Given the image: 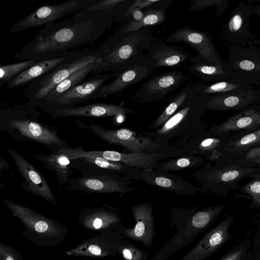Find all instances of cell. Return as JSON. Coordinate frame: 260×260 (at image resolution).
I'll return each instance as SVG.
<instances>
[{
  "label": "cell",
  "instance_id": "21",
  "mask_svg": "<svg viewBox=\"0 0 260 260\" xmlns=\"http://www.w3.org/2000/svg\"><path fill=\"white\" fill-rule=\"evenodd\" d=\"M124 237L117 229L107 230L99 236L83 241L66 253L80 256H116L118 244Z\"/></svg>",
  "mask_w": 260,
  "mask_h": 260
},
{
  "label": "cell",
  "instance_id": "45",
  "mask_svg": "<svg viewBox=\"0 0 260 260\" xmlns=\"http://www.w3.org/2000/svg\"><path fill=\"white\" fill-rule=\"evenodd\" d=\"M159 0H136L125 10L124 13L125 16H128L132 15V12L135 10H140L149 7L153 5L157 4L159 3Z\"/></svg>",
  "mask_w": 260,
  "mask_h": 260
},
{
  "label": "cell",
  "instance_id": "42",
  "mask_svg": "<svg viewBox=\"0 0 260 260\" xmlns=\"http://www.w3.org/2000/svg\"><path fill=\"white\" fill-rule=\"evenodd\" d=\"M117 252L124 260H148L149 257L148 252L123 239L119 241Z\"/></svg>",
  "mask_w": 260,
  "mask_h": 260
},
{
  "label": "cell",
  "instance_id": "39",
  "mask_svg": "<svg viewBox=\"0 0 260 260\" xmlns=\"http://www.w3.org/2000/svg\"><path fill=\"white\" fill-rule=\"evenodd\" d=\"M254 88H255L254 86L240 83L231 79L227 81L216 82L210 85L204 84L202 89V94L222 95Z\"/></svg>",
  "mask_w": 260,
  "mask_h": 260
},
{
  "label": "cell",
  "instance_id": "5",
  "mask_svg": "<svg viewBox=\"0 0 260 260\" xmlns=\"http://www.w3.org/2000/svg\"><path fill=\"white\" fill-rule=\"evenodd\" d=\"M213 163L206 162L193 176L204 189L222 197L237 188L242 180L258 175L257 169L245 159L224 158Z\"/></svg>",
  "mask_w": 260,
  "mask_h": 260
},
{
  "label": "cell",
  "instance_id": "10",
  "mask_svg": "<svg viewBox=\"0 0 260 260\" xmlns=\"http://www.w3.org/2000/svg\"><path fill=\"white\" fill-rule=\"evenodd\" d=\"M247 48L231 44L227 63L232 79L242 84L260 86V48L252 41Z\"/></svg>",
  "mask_w": 260,
  "mask_h": 260
},
{
  "label": "cell",
  "instance_id": "16",
  "mask_svg": "<svg viewBox=\"0 0 260 260\" xmlns=\"http://www.w3.org/2000/svg\"><path fill=\"white\" fill-rule=\"evenodd\" d=\"M8 153L24 180L21 187L27 191L38 196L56 205L53 192L42 174L28 160L13 148L6 147Z\"/></svg>",
  "mask_w": 260,
  "mask_h": 260
},
{
  "label": "cell",
  "instance_id": "13",
  "mask_svg": "<svg viewBox=\"0 0 260 260\" xmlns=\"http://www.w3.org/2000/svg\"><path fill=\"white\" fill-rule=\"evenodd\" d=\"M156 69L154 63L145 55L137 58L118 71L117 76L111 82L101 87L93 99L120 93L130 85L148 77Z\"/></svg>",
  "mask_w": 260,
  "mask_h": 260
},
{
  "label": "cell",
  "instance_id": "19",
  "mask_svg": "<svg viewBox=\"0 0 260 260\" xmlns=\"http://www.w3.org/2000/svg\"><path fill=\"white\" fill-rule=\"evenodd\" d=\"M251 5L241 1L231 13L222 28L223 37L231 44L244 47L256 38L250 30L249 21L252 14Z\"/></svg>",
  "mask_w": 260,
  "mask_h": 260
},
{
  "label": "cell",
  "instance_id": "15",
  "mask_svg": "<svg viewBox=\"0 0 260 260\" xmlns=\"http://www.w3.org/2000/svg\"><path fill=\"white\" fill-rule=\"evenodd\" d=\"M186 79L185 74L179 70L159 74L144 83L133 93L132 98L140 103L159 102L177 89Z\"/></svg>",
  "mask_w": 260,
  "mask_h": 260
},
{
  "label": "cell",
  "instance_id": "30",
  "mask_svg": "<svg viewBox=\"0 0 260 260\" xmlns=\"http://www.w3.org/2000/svg\"><path fill=\"white\" fill-rule=\"evenodd\" d=\"M190 60L191 64L189 71L204 82L216 83L232 79L231 70L224 60L210 63L198 55L191 58Z\"/></svg>",
  "mask_w": 260,
  "mask_h": 260
},
{
  "label": "cell",
  "instance_id": "28",
  "mask_svg": "<svg viewBox=\"0 0 260 260\" xmlns=\"http://www.w3.org/2000/svg\"><path fill=\"white\" fill-rule=\"evenodd\" d=\"M145 55L154 63L157 69L178 66L190 56L189 52L180 47L168 45L163 40L156 38Z\"/></svg>",
  "mask_w": 260,
  "mask_h": 260
},
{
  "label": "cell",
  "instance_id": "48",
  "mask_svg": "<svg viewBox=\"0 0 260 260\" xmlns=\"http://www.w3.org/2000/svg\"><path fill=\"white\" fill-rule=\"evenodd\" d=\"M260 157V146L252 148L248 151L245 155L247 161Z\"/></svg>",
  "mask_w": 260,
  "mask_h": 260
},
{
  "label": "cell",
  "instance_id": "17",
  "mask_svg": "<svg viewBox=\"0 0 260 260\" xmlns=\"http://www.w3.org/2000/svg\"><path fill=\"white\" fill-rule=\"evenodd\" d=\"M260 126V104L251 105L208 130L215 136L229 138L252 132Z\"/></svg>",
  "mask_w": 260,
  "mask_h": 260
},
{
  "label": "cell",
  "instance_id": "2",
  "mask_svg": "<svg viewBox=\"0 0 260 260\" xmlns=\"http://www.w3.org/2000/svg\"><path fill=\"white\" fill-rule=\"evenodd\" d=\"M154 39L149 27L125 32L121 26L95 49L96 68L92 73L118 72L134 59L145 55Z\"/></svg>",
  "mask_w": 260,
  "mask_h": 260
},
{
  "label": "cell",
  "instance_id": "4",
  "mask_svg": "<svg viewBox=\"0 0 260 260\" xmlns=\"http://www.w3.org/2000/svg\"><path fill=\"white\" fill-rule=\"evenodd\" d=\"M32 107L29 103L1 110L0 129L17 140H27L43 145L51 153L71 147L57 132L31 118Z\"/></svg>",
  "mask_w": 260,
  "mask_h": 260
},
{
  "label": "cell",
  "instance_id": "51",
  "mask_svg": "<svg viewBox=\"0 0 260 260\" xmlns=\"http://www.w3.org/2000/svg\"><path fill=\"white\" fill-rule=\"evenodd\" d=\"M249 162L252 164H257L260 165V157L256 158L250 160H248Z\"/></svg>",
  "mask_w": 260,
  "mask_h": 260
},
{
  "label": "cell",
  "instance_id": "50",
  "mask_svg": "<svg viewBox=\"0 0 260 260\" xmlns=\"http://www.w3.org/2000/svg\"><path fill=\"white\" fill-rule=\"evenodd\" d=\"M252 13L254 15L260 17V4L252 7Z\"/></svg>",
  "mask_w": 260,
  "mask_h": 260
},
{
  "label": "cell",
  "instance_id": "18",
  "mask_svg": "<svg viewBox=\"0 0 260 260\" xmlns=\"http://www.w3.org/2000/svg\"><path fill=\"white\" fill-rule=\"evenodd\" d=\"M135 220L132 228L120 225L118 231L124 237L150 247L155 235L152 205L151 202L141 203L131 207Z\"/></svg>",
  "mask_w": 260,
  "mask_h": 260
},
{
  "label": "cell",
  "instance_id": "49",
  "mask_svg": "<svg viewBox=\"0 0 260 260\" xmlns=\"http://www.w3.org/2000/svg\"><path fill=\"white\" fill-rule=\"evenodd\" d=\"M133 16V20L135 21H140L142 20L144 15V12L140 10H135L132 14Z\"/></svg>",
  "mask_w": 260,
  "mask_h": 260
},
{
  "label": "cell",
  "instance_id": "37",
  "mask_svg": "<svg viewBox=\"0 0 260 260\" xmlns=\"http://www.w3.org/2000/svg\"><path fill=\"white\" fill-rule=\"evenodd\" d=\"M258 146H260V127L250 132L229 137L226 151L239 155Z\"/></svg>",
  "mask_w": 260,
  "mask_h": 260
},
{
  "label": "cell",
  "instance_id": "44",
  "mask_svg": "<svg viewBox=\"0 0 260 260\" xmlns=\"http://www.w3.org/2000/svg\"><path fill=\"white\" fill-rule=\"evenodd\" d=\"M123 2L124 0H97L95 3L88 6L84 10L91 11L113 10L117 5Z\"/></svg>",
  "mask_w": 260,
  "mask_h": 260
},
{
  "label": "cell",
  "instance_id": "26",
  "mask_svg": "<svg viewBox=\"0 0 260 260\" xmlns=\"http://www.w3.org/2000/svg\"><path fill=\"white\" fill-rule=\"evenodd\" d=\"M229 138L213 136L208 131L202 132L194 135L184 147L191 154L200 155L210 162H216L224 159L228 152L226 146Z\"/></svg>",
  "mask_w": 260,
  "mask_h": 260
},
{
  "label": "cell",
  "instance_id": "34",
  "mask_svg": "<svg viewBox=\"0 0 260 260\" xmlns=\"http://www.w3.org/2000/svg\"><path fill=\"white\" fill-rule=\"evenodd\" d=\"M96 60L87 64L72 73L69 77L58 84L48 93L45 98L37 105L42 109L66 92L75 87L85 80L87 77L96 68Z\"/></svg>",
  "mask_w": 260,
  "mask_h": 260
},
{
  "label": "cell",
  "instance_id": "29",
  "mask_svg": "<svg viewBox=\"0 0 260 260\" xmlns=\"http://www.w3.org/2000/svg\"><path fill=\"white\" fill-rule=\"evenodd\" d=\"M80 220L85 228L92 231L117 230L122 225L120 216L111 207L86 209L82 214Z\"/></svg>",
  "mask_w": 260,
  "mask_h": 260
},
{
  "label": "cell",
  "instance_id": "22",
  "mask_svg": "<svg viewBox=\"0 0 260 260\" xmlns=\"http://www.w3.org/2000/svg\"><path fill=\"white\" fill-rule=\"evenodd\" d=\"M169 43H185L192 47L198 55L210 63L222 61L210 36L189 26L180 27L165 39Z\"/></svg>",
  "mask_w": 260,
  "mask_h": 260
},
{
  "label": "cell",
  "instance_id": "41",
  "mask_svg": "<svg viewBox=\"0 0 260 260\" xmlns=\"http://www.w3.org/2000/svg\"><path fill=\"white\" fill-rule=\"evenodd\" d=\"M260 176H255L252 179L242 186L238 195L250 200L249 207L260 208Z\"/></svg>",
  "mask_w": 260,
  "mask_h": 260
},
{
  "label": "cell",
  "instance_id": "35",
  "mask_svg": "<svg viewBox=\"0 0 260 260\" xmlns=\"http://www.w3.org/2000/svg\"><path fill=\"white\" fill-rule=\"evenodd\" d=\"M67 55L54 59L38 61L12 79L6 84V87L8 88L18 87L30 83L59 64L65 59Z\"/></svg>",
  "mask_w": 260,
  "mask_h": 260
},
{
  "label": "cell",
  "instance_id": "36",
  "mask_svg": "<svg viewBox=\"0 0 260 260\" xmlns=\"http://www.w3.org/2000/svg\"><path fill=\"white\" fill-rule=\"evenodd\" d=\"M171 2V1H161L156 8L150 9L144 12V17L140 21L132 19L127 23L123 24L122 26L124 31L134 32L143 27L162 23L166 19V10Z\"/></svg>",
  "mask_w": 260,
  "mask_h": 260
},
{
  "label": "cell",
  "instance_id": "7",
  "mask_svg": "<svg viewBox=\"0 0 260 260\" xmlns=\"http://www.w3.org/2000/svg\"><path fill=\"white\" fill-rule=\"evenodd\" d=\"M97 59L95 50H74L56 67L30 82L25 89L24 95L34 107L58 84L78 69Z\"/></svg>",
  "mask_w": 260,
  "mask_h": 260
},
{
  "label": "cell",
  "instance_id": "32",
  "mask_svg": "<svg viewBox=\"0 0 260 260\" xmlns=\"http://www.w3.org/2000/svg\"><path fill=\"white\" fill-rule=\"evenodd\" d=\"M41 162L43 167L54 173L57 182L62 184H68L69 177L73 173L70 167L72 160L64 153L57 151L49 155L38 153L32 156Z\"/></svg>",
  "mask_w": 260,
  "mask_h": 260
},
{
  "label": "cell",
  "instance_id": "46",
  "mask_svg": "<svg viewBox=\"0 0 260 260\" xmlns=\"http://www.w3.org/2000/svg\"><path fill=\"white\" fill-rule=\"evenodd\" d=\"M0 258L1 260H21L14 249L2 243L0 244Z\"/></svg>",
  "mask_w": 260,
  "mask_h": 260
},
{
  "label": "cell",
  "instance_id": "38",
  "mask_svg": "<svg viewBox=\"0 0 260 260\" xmlns=\"http://www.w3.org/2000/svg\"><path fill=\"white\" fill-rule=\"evenodd\" d=\"M205 158L200 155L187 154L159 162L155 169L164 171H176L199 167L206 164Z\"/></svg>",
  "mask_w": 260,
  "mask_h": 260
},
{
  "label": "cell",
  "instance_id": "3",
  "mask_svg": "<svg viewBox=\"0 0 260 260\" xmlns=\"http://www.w3.org/2000/svg\"><path fill=\"white\" fill-rule=\"evenodd\" d=\"M225 208L222 204L198 210L175 208L172 210L171 225L177 231L172 238L148 260H166L184 246L191 243L200 233L217 219Z\"/></svg>",
  "mask_w": 260,
  "mask_h": 260
},
{
  "label": "cell",
  "instance_id": "20",
  "mask_svg": "<svg viewBox=\"0 0 260 260\" xmlns=\"http://www.w3.org/2000/svg\"><path fill=\"white\" fill-rule=\"evenodd\" d=\"M233 220L232 216L223 219L179 260H205L209 258L232 237L229 229Z\"/></svg>",
  "mask_w": 260,
  "mask_h": 260
},
{
  "label": "cell",
  "instance_id": "6",
  "mask_svg": "<svg viewBox=\"0 0 260 260\" xmlns=\"http://www.w3.org/2000/svg\"><path fill=\"white\" fill-rule=\"evenodd\" d=\"M209 95L202 94V90L192 96L184 106L159 128L145 136L155 143L167 146V142L190 132H202L201 119L205 114Z\"/></svg>",
  "mask_w": 260,
  "mask_h": 260
},
{
  "label": "cell",
  "instance_id": "12",
  "mask_svg": "<svg viewBox=\"0 0 260 260\" xmlns=\"http://www.w3.org/2000/svg\"><path fill=\"white\" fill-rule=\"evenodd\" d=\"M96 1L68 0L58 4L40 7L15 23L9 32H16L30 28L45 26L68 15L83 10Z\"/></svg>",
  "mask_w": 260,
  "mask_h": 260
},
{
  "label": "cell",
  "instance_id": "9",
  "mask_svg": "<svg viewBox=\"0 0 260 260\" xmlns=\"http://www.w3.org/2000/svg\"><path fill=\"white\" fill-rule=\"evenodd\" d=\"M77 169L83 173L81 177L69 180L68 185L70 189L89 194L92 193L125 194L136 190L130 186L133 181L128 177L109 170L85 166Z\"/></svg>",
  "mask_w": 260,
  "mask_h": 260
},
{
  "label": "cell",
  "instance_id": "11",
  "mask_svg": "<svg viewBox=\"0 0 260 260\" xmlns=\"http://www.w3.org/2000/svg\"><path fill=\"white\" fill-rule=\"evenodd\" d=\"M75 123L77 126L91 132L96 137L110 144L123 147L132 153L158 152L168 147L155 143L146 136L139 137L128 128L108 129L94 123L86 124L79 120Z\"/></svg>",
  "mask_w": 260,
  "mask_h": 260
},
{
  "label": "cell",
  "instance_id": "40",
  "mask_svg": "<svg viewBox=\"0 0 260 260\" xmlns=\"http://www.w3.org/2000/svg\"><path fill=\"white\" fill-rule=\"evenodd\" d=\"M38 61L32 59L15 63L1 65L0 67V87L7 84L15 77L33 66Z\"/></svg>",
  "mask_w": 260,
  "mask_h": 260
},
{
  "label": "cell",
  "instance_id": "52",
  "mask_svg": "<svg viewBox=\"0 0 260 260\" xmlns=\"http://www.w3.org/2000/svg\"><path fill=\"white\" fill-rule=\"evenodd\" d=\"M252 42L255 45H260V39H255Z\"/></svg>",
  "mask_w": 260,
  "mask_h": 260
},
{
  "label": "cell",
  "instance_id": "47",
  "mask_svg": "<svg viewBox=\"0 0 260 260\" xmlns=\"http://www.w3.org/2000/svg\"><path fill=\"white\" fill-rule=\"evenodd\" d=\"M244 252L243 248L237 249L229 252L220 260H241Z\"/></svg>",
  "mask_w": 260,
  "mask_h": 260
},
{
  "label": "cell",
  "instance_id": "33",
  "mask_svg": "<svg viewBox=\"0 0 260 260\" xmlns=\"http://www.w3.org/2000/svg\"><path fill=\"white\" fill-rule=\"evenodd\" d=\"M73 166H82L111 171L128 177L133 180H140L142 170L131 167L123 163L110 161L99 157H84L72 160Z\"/></svg>",
  "mask_w": 260,
  "mask_h": 260
},
{
  "label": "cell",
  "instance_id": "1",
  "mask_svg": "<svg viewBox=\"0 0 260 260\" xmlns=\"http://www.w3.org/2000/svg\"><path fill=\"white\" fill-rule=\"evenodd\" d=\"M113 17V10H83L69 19L49 23L39 29L13 59L39 61L65 56L72 49L98 41L110 28Z\"/></svg>",
  "mask_w": 260,
  "mask_h": 260
},
{
  "label": "cell",
  "instance_id": "24",
  "mask_svg": "<svg viewBox=\"0 0 260 260\" xmlns=\"http://www.w3.org/2000/svg\"><path fill=\"white\" fill-rule=\"evenodd\" d=\"M140 180L151 186L179 195L190 196L205 192L179 176L157 169L142 170Z\"/></svg>",
  "mask_w": 260,
  "mask_h": 260
},
{
  "label": "cell",
  "instance_id": "23",
  "mask_svg": "<svg viewBox=\"0 0 260 260\" xmlns=\"http://www.w3.org/2000/svg\"><path fill=\"white\" fill-rule=\"evenodd\" d=\"M4 203L12 215L20 219L34 234L44 238L56 237L61 234L60 225L29 208L6 200Z\"/></svg>",
  "mask_w": 260,
  "mask_h": 260
},
{
  "label": "cell",
  "instance_id": "27",
  "mask_svg": "<svg viewBox=\"0 0 260 260\" xmlns=\"http://www.w3.org/2000/svg\"><path fill=\"white\" fill-rule=\"evenodd\" d=\"M134 113L133 110L121 105L98 103L59 109L50 115L52 118L56 119L67 116L107 117Z\"/></svg>",
  "mask_w": 260,
  "mask_h": 260
},
{
  "label": "cell",
  "instance_id": "8",
  "mask_svg": "<svg viewBox=\"0 0 260 260\" xmlns=\"http://www.w3.org/2000/svg\"><path fill=\"white\" fill-rule=\"evenodd\" d=\"M61 152L71 160L84 157H99L110 161L122 162L128 166L144 171L155 169L161 160L190 153L184 147H167L158 152L130 153L112 150L86 151L81 147L63 149Z\"/></svg>",
  "mask_w": 260,
  "mask_h": 260
},
{
  "label": "cell",
  "instance_id": "43",
  "mask_svg": "<svg viewBox=\"0 0 260 260\" xmlns=\"http://www.w3.org/2000/svg\"><path fill=\"white\" fill-rule=\"evenodd\" d=\"M229 2V0H194L190 5L188 10L196 12L215 6L217 11L216 16H220L225 11Z\"/></svg>",
  "mask_w": 260,
  "mask_h": 260
},
{
  "label": "cell",
  "instance_id": "31",
  "mask_svg": "<svg viewBox=\"0 0 260 260\" xmlns=\"http://www.w3.org/2000/svg\"><path fill=\"white\" fill-rule=\"evenodd\" d=\"M204 85V83L202 82H191L176 93L151 124L148 130L153 131L159 128L192 96L201 91Z\"/></svg>",
  "mask_w": 260,
  "mask_h": 260
},
{
  "label": "cell",
  "instance_id": "25",
  "mask_svg": "<svg viewBox=\"0 0 260 260\" xmlns=\"http://www.w3.org/2000/svg\"><path fill=\"white\" fill-rule=\"evenodd\" d=\"M260 104V88L222 95H211L206 102L207 110L216 111H242Z\"/></svg>",
  "mask_w": 260,
  "mask_h": 260
},
{
  "label": "cell",
  "instance_id": "14",
  "mask_svg": "<svg viewBox=\"0 0 260 260\" xmlns=\"http://www.w3.org/2000/svg\"><path fill=\"white\" fill-rule=\"evenodd\" d=\"M118 72L105 74H96L64 93L57 99L45 105L41 109L49 114L64 108L93 99V96L101 87L109 79L115 78Z\"/></svg>",
  "mask_w": 260,
  "mask_h": 260
}]
</instances>
